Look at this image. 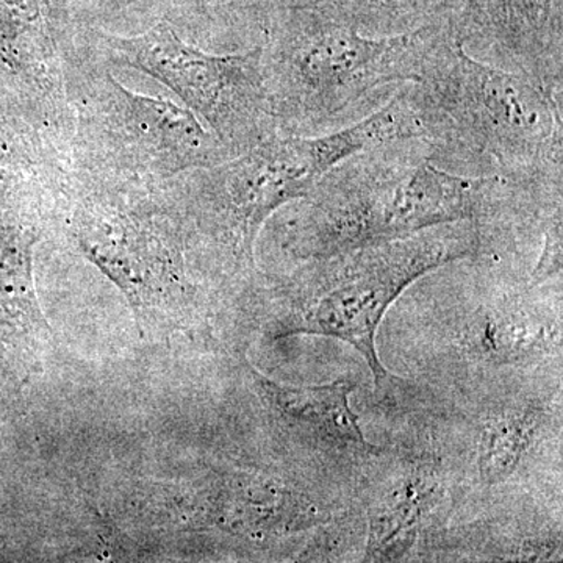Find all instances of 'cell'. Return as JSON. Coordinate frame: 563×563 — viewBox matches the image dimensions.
<instances>
[{"label":"cell","instance_id":"obj_3","mask_svg":"<svg viewBox=\"0 0 563 563\" xmlns=\"http://www.w3.org/2000/svg\"><path fill=\"white\" fill-rule=\"evenodd\" d=\"M402 91L342 129L295 135L274 132L250 150L163 185L169 201L209 222L236 265L254 263L263 224L287 203L306 198L325 173L352 155L399 140L420 139Z\"/></svg>","mask_w":563,"mask_h":563},{"label":"cell","instance_id":"obj_7","mask_svg":"<svg viewBox=\"0 0 563 563\" xmlns=\"http://www.w3.org/2000/svg\"><path fill=\"white\" fill-rule=\"evenodd\" d=\"M103 60L146 74L176 92L231 155L277 131L266 85L263 46L210 54L185 43L168 24L139 35L95 32Z\"/></svg>","mask_w":563,"mask_h":563},{"label":"cell","instance_id":"obj_8","mask_svg":"<svg viewBox=\"0 0 563 563\" xmlns=\"http://www.w3.org/2000/svg\"><path fill=\"white\" fill-rule=\"evenodd\" d=\"M70 233L79 250L136 306L174 301L187 291L184 225L162 187L76 180Z\"/></svg>","mask_w":563,"mask_h":563},{"label":"cell","instance_id":"obj_11","mask_svg":"<svg viewBox=\"0 0 563 563\" xmlns=\"http://www.w3.org/2000/svg\"><path fill=\"white\" fill-rule=\"evenodd\" d=\"M443 498L444 483L432 465L417 463L396 474L369 506L365 561H404Z\"/></svg>","mask_w":563,"mask_h":563},{"label":"cell","instance_id":"obj_2","mask_svg":"<svg viewBox=\"0 0 563 563\" xmlns=\"http://www.w3.org/2000/svg\"><path fill=\"white\" fill-rule=\"evenodd\" d=\"M537 188L472 176L435 163L421 140H399L352 155L299 199L290 250L302 261L376 246L415 233L477 222Z\"/></svg>","mask_w":563,"mask_h":563},{"label":"cell","instance_id":"obj_6","mask_svg":"<svg viewBox=\"0 0 563 563\" xmlns=\"http://www.w3.org/2000/svg\"><path fill=\"white\" fill-rule=\"evenodd\" d=\"M483 246L477 222L440 225L376 246L306 261L285 285L280 335L329 336L351 344L368 363L377 387L388 372L376 350L380 322L410 285Z\"/></svg>","mask_w":563,"mask_h":563},{"label":"cell","instance_id":"obj_10","mask_svg":"<svg viewBox=\"0 0 563 563\" xmlns=\"http://www.w3.org/2000/svg\"><path fill=\"white\" fill-rule=\"evenodd\" d=\"M263 395L282 420L307 442L325 453L346 457H372L383 453L363 435L350 396L355 385L340 379L331 384L290 387L258 377Z\"/></svg>","mask_w":563,"mask_h":563},{"label":"cell","instance_id":"obj_5","mask_svg":"<svg viewBox=\"0 0 563 563\" xmlns=\"http://www.w3.org/2000/svg\"><path fill=\"white\" fill-rule=\"evenodd\" d=\"M77 181L157 188L232 157L190 109L125 88L106 66L79 68L66 55Z\"/></svg>","mask_w":563,"mask_h":563},{"label":"cell","instance_id":"obj_14","mask_svg":"<svg viewBox=\"0 0 563 563\" xmlns=\"http://www.w3.org/2000/svg\"><path fill=\"white\" fill-rule=\"evenodd\" d=\"M217 515L225 528L251 536L306 531L328 521L307 496L258 479H240L222 488Z\"/></svg>","mask_w":563,"mask_h":563},{"label":"cell","instance_id":"obj_9","mask_svg":"<svg viewBox=\"0 0 563 563\" xmlns=\"http://www.w3.org/2000/svg\"><path fill=\"white\" fill-rule=\"evenodd\" d=\"M454 25L562 99V0H463Z\"/></svg>","mask_w":563,"mask_h":563},{"label":"cell","instance_id":"obj_15","mask_svg":"<svg viewBox=\"0 0 563 563\" xmlns=\"http://www.w3.org/2000/svg\"><path fill=\"white\" fill-rule=\"evenodd\" d=\"M548 413L532 401L514 402L487 415L477 443V472L487 485L506 483L532 454Z\"/></svg>","mask_w":563,"mask_h":563},{"label":"cell","instance_id":"obj_13","mask_svg":"<svg viewBox=\"0 0 563 563\" xmlns=\"http://www.w3.org/2000/svg\"><path fill=\"white\" fill-rule=\"evenodd\" d=\"M463 0H287V18L344 25L372 36L401 35L450 20Z\"/></svg>","mask_w":563,"mask_h":563},{"label":"cell","instance_id":"obj_16","mask_svg":"<svg viewBox=\"0 0 563 563\" xmlns=\"http://www.w3.org/2000/svg\"><path fill=\"white\" fill-rule=\"evenodd\" d=\"M562 274V210L555 211L544 232V244L539 262L533 268L532 285L561 279Z\"/></svg>","mask_w":563,"mask_h":563},{"label":"cell","instance_id":"obj_12","mask_svg":"<svg viewBox=\"0 0 563 563\" xmlns=\"http://www.w3.org/2000/svg\"><path fill=\"white\" fill-rule=\"evenodd\" d=\"M459 342L466 354L493 366L526 365L561 350V321L548 320L521 299L479 307L463 321Z\"/></svg>","mask_w":563,"mask_h":563},{"label":"cell","instance_id":"obj_4","mask_svg":"<svg viewBox=\"0 0 563 563\" xmlns=\"http://www.w3.org/2000/svg\"><path fill=\"white\" fill-rule=\"evenodd\" d=\"M446 21L372 36L344 25L285 18L263 46L277 131L314 135L344 125L352 114L373 113L417 80Z\"/></svg>","mask_w":563,"mask_h":563},{"label":"cell","instance_id":"obj_1","mask_svg":"<svg viewBox=\"0 0 563 563\" xmlns=\"http://www.w3.org/2000/svg\"><path fill=\"white\" fill-rule=\"evenodd\" d=\"M422 143L443 168L499 176L533 188H562V99L531 77L477 60L453 18L402 88Z\"/></svg>","mask_w":563,"mask_h":563}]
</instances>
